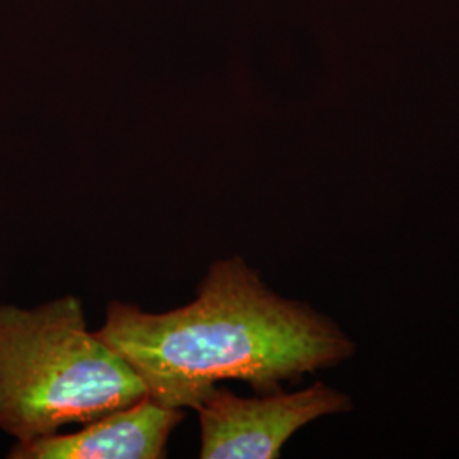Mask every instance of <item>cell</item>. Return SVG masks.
Segmentation results:
<instances>
[{"mask_svg": "<svg viewBox=\"0 0 459 459\" xmlns=\"http://www.w3.org/2000/svg\"><path fill=\"white\" fill-rule=\"evenodd\" d=\"M94 333L132 366L152 400L182 411H196L220 381L271 394L354 352L330 318L274 293L238 255L212 264L181 308L150 313L111 301Z\"/></svg>", "mask_w": 459, "mask_h": 459, "instance_id": "obj_1", "label": "cell"}, {"mask_svg": "<svg viewBox=\"0 0 459 459\" xmlns=\"http://www.w3.org/2000/svg\"><path fill=\"white\" fill-rule=\"evenodd\" d=\"M148 396L113 347L66 295L36 308L0 305V429L30 443L85 426Z\"/></svg>", "mask_w": 459, "mask_h": 459, "instance_id": "obj_2", "label": "cell"}, {"mask_svg": "<svg viewBox=\"0 0 459 459\" xmlns=\"http://www.w3.org/2000/svg\"><path fill=\"white\" fill-rule=\"evenodd\" d=\"M352 411V402L325 383L284 394L240 396L214 386L196 411L203 459H274L293 434L313 420Z\"/></svg>", "mask_w": 459, "mask_h": 459, "instance_id": "obj_3", "label": "cell"}, {"mask_svg": "<svg viewBox=\"0 0 459 459\" xmlns=\"http://www.w3.org/2000/svg\"><path fill=\"white\" fill-rule=\"evenodd\" d=\"M186 419L182 409L142 398L106 413L72 434L16 443L9 459H162L172 430Z\"/></svg>", "mask_w": 459, "mask_h": 459, "instance_id": "obj_4", "label": "cell"}]
</instances>
